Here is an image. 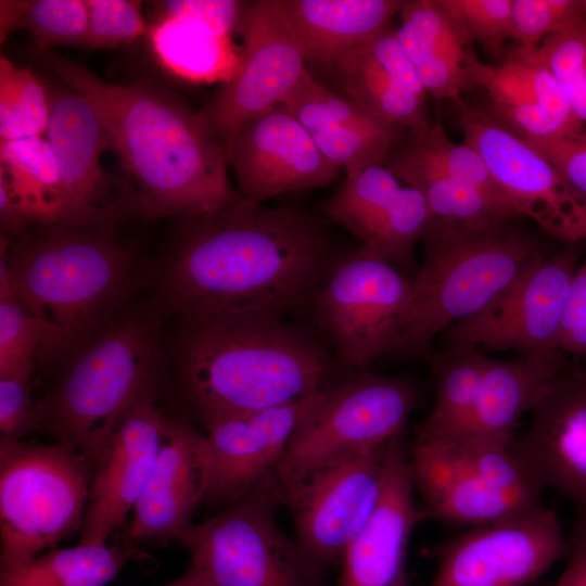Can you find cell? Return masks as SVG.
Instances as JSON below:
<instances>
[{
	"label": "cell",
	"mask_w": 586,
	"mask_h": 586,
	"mask_svg": "<svg viewBox=\"0 0 586 586\" xmlns=\"http://www.w3.org/2000/svg\"><path fill=\"white\" fill-rule=\"evenodd\" d=\"M164 586H208L193 571H188L178 579Z\"/></svg>",
	"instance_id": "816d5d0a"
},
{
	"label": "cell",
	"mask_w": 586,
	"mask_h": 586,
	"mask_svg": "<svg viewBox=\"0 0 586 586\" xmlns=\"http://www.w3.org/2000/svg\"><path fill=\"white\" fill-rule=\"evenodd\" d=\"M316 216L240 196L183 218L161 277L166 309L181 320L282 316L310 303L335 260Z\"/></svg>",
	"instance_id": "6da1fadb"
},
{
	"label": "cell",
	"mask_w": 586,
	"mask_h": 586,
	"mask_svg": "<svg viewBox=\"0 0 586 586\" xmlns=\"http://www.w3.org/2000/svg\"><path fill=\"white\" fill-rule=\"evenodd\" d=\"M487 356L479 348L445 347L432 355L434 404L418 438L451 436L464 428L477 398Z\"/></svg>",
	"instance_id": "e575fe53"
},
{
	"label": "cell",
	"mask_w": 586,
	"mask_h": 586,
	"mask_svg": "<svg viewBox=\"0 0 586 586\" xmlns=\"http://www.w3.org/2000/svg\"><path fill=\"white\" fill-rule=\"evenodd\" d=\"M249 2L167 0L158 2V7L160 15L188 21L220 37L229 38L235 30L241 29Z\"/></svg>",
	"instance_id": "ee69618b"
},
{
	"label": "cell",
	"mask_w": 586,
	"mask_h": 586,
	"mask_svg": "<svg viewBox=\"0 0 586 586\" xmlns=\"http://www.w3.org/2000/svg\"><path fill=\"white\" fill-rule=\"evenodd\" d=\"M7 263L14 293L42 330L39 356L93 334L128 289L132 257L103 227H55L24 238Z\"/></svg>",
	"instance_id": "277c9868"
},
{
	"label": "cell",
	"mask_w": 586,
	"mask_h": 586,
	"mask_svg": "<svg viewBox=\"0 0 586 586\" xmlns=\"http://www.w3.org/2000/svg\"><path fill=\"white\" fill-rule=\"evenodd\" d=\"M524 140L549 160L586 200V132L569 138Z\"/></svg>",
	"instance_id": "bcb514c9"
},
{
	"label": "cell",
	"mask_w": 586,
	"mask_h": 586,
	"mask_svg": "<svg viewBox=\"0 0 586 586\" xmlns=\"http://www.w3.org/2000/svg\"><path fill=\"white\" fill-rule=\"evenodd\" d=\"M569 546L568 564L555 586H586V519L576 521Z\"/></svg>",
	"instance_id": "7dc6e473"
},
{
	"label": "cell",
	"mask_w": 586,
	"mask_h": 586,
	"mask_svg": "<svg viewBox=\"0 0 586 586\" xmlns=\"http://www.w3.org/2000/svg\"><path fill=\"white\" fill-rule=\"evenodd\" d=\"M399 146L409 155L441 169L519 216L493 179L482 156L463 142H453L440 118L426 131L412 136L409 141Z\"/></svg>",
	"instance_id": "8d00e7d4"
},
{
	"label": "cell",
	"mask_w": 586,
	"mask_h": 586,
	"mask_svg": "<svg viewBox=\"0 0 586 586\" xmlns=\"http://www.w3.org/2000/svg\"><path fill=\"white\" fill-rule=\"evenodd\" d=\"M153 388L114 431L95 468L79 544H107L132 512L153 471L165 423Z\"/></svg>",
	"instance_id": "ffe728a7"
},
{
	"label": "cell",
	"mask_w": 586,
	"mask_h": 586,
	"mask_svg": "<svg viewBox=\"0 0 586 586\" xmlns=\"http://www.w3.org/2000/svg\"><path fill=\"white\" fill-rule=\"evenodd\" d=\"M304 126L331 163L352 177L373 165H384L399 145L393 125L316 80L307 68L281 103Z\"/></svg>",
	"instance_id": "cb8c5ba5"
},
{
	"label": "cell",
	"mask_w": 586,
	"mask_h": 586,
	"mask_svg": "<svg viewBox=\"0 0 586 586\" xmlns=\"http://www.w3.org/2000/svg\"><path fill=\"white\" fill-rule=\"evenodd\" d=\"M443 3L461 22L471 40L495 58L502 55L507 40L518 41L512 0H443Z\"/></svg>",
	"instance_id": "60d3db41"
},
{
	"label": "cell",
	"mask_w": 586,
	"mask_h": 586,
	"mask_svg": "<svg viewBox=\"0 0 586 586\" xmlns=\"http://www.w3.org/2000/svg\"><path fill=\"white\" fill-rule=\"evenodd\" d=\"M566 364L559 349L512 360L487 357L474 408L457 435L512 446L520 418Z\"/></svg>",
	"instance_id": "f1b7e54d"
},
{
	"label": "cell",
	"mask_w": 586,
	"mask_h": 586,
	"mask_svg": "<svg viewBox=\"0 0 586 586\" xmlns=\"http://www.w3.org/2000/svg\"><path fill=\"white\" fill-rule=\"evenodd\" d=\"M30 379L26 373L0 377V441H20L35 432L37 400Z\"/></svg>",
	"instance_id": "f6af8a7d"
},
{
	"label": "cell",
	"mask_w": 586,
	"mask_h": 586,
	"mask_svg": "<svg viewBox=\"0 0 586 586\" xmlns=\"http://www.w3.org/2000/svg\"><path fill=\"white\" fill-rule=\"evenodd\" d=\"M485 89L491 111L524 139L569 138L586 132V125L536 49L508 50Z\"/></svg>",
	"instance_id": "83f0119b"
},
{
	"label": "cell",
	"mask_w": 586,
	"mask_h": 586,
	"mask_svg": "<svg viewBox=\"0 0 586 586\" xmlns=\"http://www.w3.org/2000/svg\"><path fill=\"white\" fill-rule=\"evenodd\" d=\"M577 117L586 125V21L546 37L536 48Z\"/></svg>",
	"instance_id": "f35d334b"
},
{
	"label": "cell",
	"mask_w": 586,
	"mask_h": 586,
	"mask_svg": "<svg viewBox=\"0 0 586 586\" xmlns=\"http://www.w3.org/2000/svg\"><path fill=\"white\" fill-rule=\"evenodd\" d=\"M181 321L180 381L204 428L327 386L332 369L326 349L282 316Z\"/></svg>",
	"instance_id": "3957f363"
},
{
	"label": "cell",
	"mask_w": 586,
	"mask_h": 586,
	"mask_svg": "<svg viewBox=\"0 0 586 586\" xmlns=\"http://www.w3.org/2000/svg\"><path fill=\"white\" fill-rule=\"evenodd\" d=\"M47 64L93 105L144 215L188 218L240 196L228 180L224 146L200 113L176 94L148 81L113 84L53 54Z\"/></svg>",
	"instance_id": "7a4b0ae2"
},
{
	"label": "cell",
	"mask_w": 586,
	"mask_h": 586,
	"mask_svg": "<svg viewBox=\"0 0 586 586\" xmlns=\"http://www.w3.org/2000/svg\"><path fill=\"white\" fill-rule=\"evenodd\" d=\"M140 555L130 544L53 548L23 565L0 570V586H105Z\"/></svg>",
	"instance_id": "1f68e13d"
},
{
	"label": "cell",
	"mask_w": 586,
	"mask_h": 586,
	"mask_svg": "<svg viewBox=\"0 0 586 586\" xmlns=\"http://www.w3.org/2000/svg\"><path fill=\"white\" fill-rule=\"evenodd\" d=\"M42 344L38 321L25 309L14 293L7 255L0 262V377L33 374Z\"/></svg>",
	"instance_id": "74e56055"
},
{
	"label": "cell",
	"mask_w": 586,
	"mask_h": 586,
	"mask_svg": "<svg viewBox=\"0 0 586 586\" xmlns=\"http://www.w3.org/2000/svg\"><path fill=\"white\" fill-rule=\"evenodd\" d=\"M306 63L328 73L351 49L388 28L403 0H282Z\"/></svg>",
	"instance_id": "f546056e"
},
{
	"label": "cell",
	"mask_w": 586,
	"mask_h": 586,
	"mask_svg": "<svg viewBox=\"0 0 586 586\" xmlns=\"http://www.w3.org/2000/svg\"><path fill=\"white\" fill-rule=\"evenodd\" d=\"M410 468L426 519L477 526L544 505V486L512 446L471 436L416 440Z\"/></svg>",
	"instance_id": "ba28073f"
},
{
	"label": "cell",
	"mask_w": 586,
	"mask_h": 586,
	"mask_svg": "<svg viewBox=\"0 0 586 586\" xmlns=\"http://www.w3.org/2000/svg\"><path fill=\"white\" fill-rule=\"evenodd\" d=\"M94 471L59 442L0 441V570L80 532Z\"/></svg>",
	"instance_id": "52a82bcc"
},
{
	"label": "cell",
	"mask_w": 586,
	"mask_h": 586,
	"mask_svg": "<svg viewBox=\"0 0 586 586\" xmlns=\"http://www.w3.org/2000/svg\"><path fill=\"white\" fill-rule=\"evenodd\" d=\"M569 547L557 512L543 505L430 549L437 568L429 586H527L566 558Z\"/></svg>",
	"instance_id": "4fadbf2b"
},
{
	"label": "cell",
	"mask_w": 586,
	"mask_h": 586,
	"mask_svg": "<svg viewBox=\"0 0 586 586\" xmlns=\"http://www.w3.org/2000/svg\"><path fill=\"white\" fill-rule=\"evenodd\" d=\"M397 40L426 93L460 105V95L485 88L496 66L482 63L461 22L443 0L405 1Z\"/></svg>",
	"instance_id": "d4e9b609"
},
{
	"label": "cell",
	"mask_w": 586,
	"mask_h": 586,
	"mask_svg": "<svg viewBox=\"0 0 586 586\" xmlns=\"http://www.w3.org/2000/svg\"><path fill=\"white\" fill-rule=\"evenodd\" d=\"M29 1L24 0H1L0 1V38L3 42L10 31L15 27H20Z\"/></svg>",
	"instance_id": "681fc988"
},
{
	"label": "cell",
	"mask_w": 586,
	"mask_h": 586,
	"mask_svg": "<svg viewBox=\"0 0 586 586\" xmlns=\"http://www.w3.org/2000/svg\"><path fill=\"white\" fill-rule=\"evenodd\" d=\"M151 329L124 318L85 345L55 388L37 399L35 432L71 446L97 468L114 431L153 388Z\"/></svg>",
	"instance_id": "8992f818"
},
{
	"label": "cell",
	"mask_w": 586,
	"mask_h": 586,
	"mask_svg": "<svg viewBox=\"0 0 586 586\" xmlns=\"http://www.w3.org/2000/svg\"><path fill=\"white\" fill-rule=\"evenodd\" d=\"M413 295L412 280L362 245L335 258L310 305L318 329L341 361L362 370L383 355L398 353Z\"/></svg>",
	"instance_id": "8fae6325"
},
{
	"label": "cell",
	"mask_w": 586,
	"mask_h": 586,
	"mask_svg": "<svg viewBox=\"0 0 586 586\" xmlns=\"http://www.w3.org/2000/svg\"><path fill=\"white\" fill-rule=\"evenodd\" d=\"M0 177L29 222L43 229L66 226L68 199L44 136L0 140Z\"/></svg>",
	"instance_id": "4dcf8cb0"
},
{
	"label": "cell",
	"mask_w": 586,
	"mask_h": 586,
	"mask_svg": "<svg viewBox=\"0 0 586 586\" xmlns=\"http://www.w3.org/2000/svg\"><path fill=\"white\" fill-rule=\"evenodd\" d=\"M44 137L58 161L68 199L65 227H103L112 214L101 155L112 144L90 101L71 87L51 89Z\"/></svg>",
	"instance_id": "603a6c76"
},
{
	"label": "cell",
	"mask_w": 586,
	"mask_h": 586,
	"mask_svg": "<svg viewBox=\"0 0 586 586\" xmlns=\"http://www.w3.org/2000/svg\"><path fill=\"white\" fill-rule=\"evenodd\" d=\"M415 492L409 457L396 437L386 448L379 501L342 553L339 586H408L410 536L426 519Z\"/></svg>",
	"instance_id": "7402d4cb"
},
{
	"label": "cell",
	"mask_w": 586,
	"mask_h": 586,
	"mask_svg": "<svg viewBox=\"0 0 586 586\" xmlns=\"http://www.w3.org/2000/svg\"><path fill=\"white\" fill-rule=\"evenodd\" d=\"M384 166L426 200L434 218L470 225L507 224L518 216L485 194L422 162L397 145Z\"/></svg>",
	"instance_id": "836d02e7"
},
{
	"label": "cell",
	"mask_w": 586,
	"mask_h": 586,
	"mask_svg": "<svg viewBox=\"0 0 586 586\" xmlns=\"http://www.w3.org/2000/svg\"><path fill=\"white\" fill-rule=\"evenodd\" d=\"M341 95L378 117L410 129L426 131L431 123L425 97L412 64L390 27L344 53L330 69Z\"/></svg>",
	"instance_id": "4316f807"
},
{
	"label": "cell",
	"mask_w": 586,
	"mask_h": 586,
	"mask_svg": "<svg viewBox=\"0 0 586 586\" xmlns=\"http://www.w3.org/2000/svg\"><path fill=\"white\" fill-rule=\"evenodd\" d=\"M283 504L277 475L205 522L175 538L190 553V570L208 586H324L315 565L278 525Z\"/></svg>",
	"instance_id": "9c48e42d"
},
{
	"label": "cell",
	"mask_w": 586,
	"mask_h": 586,
	"mask_svg": "<svg viewBox=\"0 0 586 586\" xmlns=\"http://www.w3.org/2000/svg\"><path fill=\"white\" fill-rule=\"evenodd\" d=\"M418 404L405 379L364 371L300 400L298 418L277 469L285 483L321 466L400 437Z\"/></svg>",
	"instance_id": "30bf717a"
},
{
	"label": "cell",
	"mask_w": 586,
	"mask_h": 586,
	"mask_svg": "<svg viewBox=\"0 0 586 586\" xmlns=\"http://www.w3.org/2000/svg\"><path fill=\"white\" fill-rule=\"evenodd\" d=\"M388 443L279 482L293 518L294 538L318 568L326 571L341 558L373 512L382 492Z\"/></svg>",
	"instance_id": "9a60e30c"
},
{
	"label": "cell",
	"mask_w": 586,
	"mask_h": 586,
	"mask_svg": "<svg viewBox=\"0 0 586 586\" xmlns=\"http://www.w3.org/2000/svg\"><path fill=\"white\" fill-rule=\"evenodd\" d=\"M582 2H583L584 12H585V17H586V0H582Z\"/></svg>",
	"instance_id": "f5cc1de1"
},
{
	"label": "cell",
	"mask_w": 586,
	"mask_h": 586,
	"mask_svg": "<svg viewBox=\"0 0 586 586\" xmlns=\"http://www.w3.org/2000/svg\"><path fill=\"white\" fill-rule=\"evenodd\" d=\"M224 149L241 195L257 204L327 186L340 171L282 104L244 124Z\"/></svg>",
	"instance_id": "e0dca14e"
},
{
	"label": "cell",
	"mask_w": 586,
	"mask_h": 586,
	"mask_svg": "<svg viewBox=\"0 0 586 586\" xmlns=\"http://www.w3.org/2000/svg\"><path fill=\"white\" fill-rule=\"evenodd\" d=\"M51 106V90L40 78L1 55L0 140L44 136Z\"/></svg>",
	"instance_id": "d590c367"
},
{
	"label": "cell",
	"mask_w": 586,
	"mask_h": 586,
	"mask_svg": "<svg viewBox=\"0 0 586 586\" xmlns=\"http://www.w3.org/2000/svg\"><path fill=\"white\" fill-rule=\"evenodd\" d=\"M512 16L518 47L526 50L586 21L582 0H512Z\"/></svg>",
	"instance_id": "b9f144b4"
},
{
	"label": "cell",
	"mask_w": 586,
	"mask_h": 586,
	"mask_svg": "<svg viewBox=\"0 0 586 586\" xmlns=\"http://www.w3.org/2000/svg\"><path fill=\"white\" fill-rule=\"evenodd\" d=\"M20 27L27 29L41 48L85 46L88 35L86 0H31Z\"/></svg>",
	"instance_id": "ab89813d"
},
{
	"label": "cell",
	"mask_w": 586,
	"mask_h": 586,
	"mask_svg": "<svg viewBox=\"0 0 586 586\" xmlns=\"http://www.w3.org/2000/svg\"><path fill=\"white\" fill-rule=\"evenodd\" d=\"M202 435L184 420L165 418L153 471L131 512V540L175 539L192 524L205 492Z\"/></svg>",
	"instance_id": "484cf974"
},
{
	"label": "cell",
	"mask_w": 586,
	"mask_h": 586,
	"mask_svg": "<svg viewBox=\"0 0 586 586\" xmlns=\"http://www.w3.org/2000/svg\"><path fill=\"white\" fill-rule=\"evenodd\" d=\"M576 256L573 246L542 255L485 308L444 330L446 347L514 349L521 355L557 351Z\"/></svg>",
	"instance_id": "2e32d148"
},
{
	"label": "cell",
	"mask_w": 586,
	"mask_h": 586,
	"mask_svg": "<svg viewBox=\"0 0 586 586\" xmlns=\"http://www.w3.org/2000/svg\"><path fill=\"white\" fill-rule=\"evenodd\" d=\"M422 239L424 262L412 280L398 347L404 354H425L438 333L481 311L543 255L535 241L507 224L434 218Z\"/></svg>",
	"instance_id": "5b68a950"
},
{
	"label": "cell",
	"mask_w": 586,
	"mask_h": 586,
	"mask_svg": "<svg viewBox=\"0 0 586 586\" xmlns=\"http://www.w3.org/2000/svg\"><path fill=\"white\" fill-rule=\"evenodd\" d=\"M300 400L225 417L205 426L203 502L224 508L277 475L297 422Z\"/></svg>",
	"instance_id": "d6986e66"
},
{
	"label": "cell",
	"mask_w": 586,
	"mask_h": 586,
	"mask_svg": "<svg viewBox=\"0 0 586 586\" xmlns=\"http://www.w3.org/2000/svg\"><path fill=\"white\" fill-rule=\"evenodd\" d=\"M233 75L199 111L224 146L247 122L281 104L307 69L282 0L250 1Z\"/></svg>",
	"instance_id": "7c38bea8"
},
{
	"label": "cell",
	"mask_w": 586,
	"mask_h": 586,
	"mask_svg": "<svg viewBox=\"0 0 586 586\" xmlns=\"http://www.w3.org/2000/svg\"><path fill=\"white\" fill-rule=\"evenodd\" d=\"M0 219L7 231L22 234L29 221L20 211L9 192L5 181L0 177Z\"/></svg>",
	"instance_id": "c3c4849f"
},
{
	"label": "cell",
	"mask_w": 586,
	"mask_h": 586,
	"mask_svg": "<svg viewBox=\"0 0 586 586\" xmlns=\"http://www.w3.org/2000/svg\"><path fill=\"white\" fill-rule=\"evenodd\" d=\"M512 449L544 487L586 519V368L566 366L542 390Z\"/></svg>",
	"instance_id": "ac0fdd59"
},
{
	"label": "cell",
	"mask_w": 586,
	"mask_h": 586,
	"mask_svg": "<svg viewBox=\"0 0 586 586\" xmlns=\"http://www.w3.org/2000/svg\"><path fill=\"white\" fill-rule=\"evenodd\" d=\"M557 348L574 357L586 355V313L574 328L558 339Z\"/></svg>",
	"instance_id": "f907efd6"
},
{
	"label": "cell",
	"mask_w": 586,
	"mask_h": 586,
	"mask_svg": "<svg viewBox=\"0 0 586 586\" xmlns=\"http://www.w3.org/2000/svg\"><path fill=\"white\" fill-rule=\"evenodd\" d=\"M88 35L86 47L115 48L136 41L148 33L142 4L135 0H86Z\"/></svg>",
	"instance_id": "7bdbcfd3"
},
{
	"label": "cell",
	"mask_w": 586,
	"mask_h": 586,
	"mask_svg": "<svg viewBox=\"0 0 586 586\" xmlns=\"http://www.w3.org/2000/svg\"><path fill=\"white\" fill-rule=\"evenodd\" d=\"M463 143L483 158L519 215L551 237L574 243L586 238V200L555 165L506 126L491 110L459 106Z\"/></svg>",
	"instance_id": "5bb4252c"
},
{
	"label": "cell",
	"mask_w": 586,
	"mask_h": 586,
	"mask_svg": "<svg viewBox=\"0 0 586 586\" xmlns=\"http://www.w3.org/2000/svg\"><path fill=\"white\" fill-rule=\"evenodd\" d=\"M326 215L394 266H409L434 215L417 189L403 187L384 165L346 177L326 202Z\"/></svg>",
	"instance_id": "44dd1931"
},
{
	"label": "cell",
	"mask_w": 586,
	"mask_h": 586,
	"mask_svg": "<svg viewBox=\"0 0 586 586\" xmlns=\"http://www.w3.org/2000/svg\"><path fill=\"white\" fill-rule=\"evenodd\" d=\"M150 47L169 74L191 81L221 79L234 73L238 56L228 39L188 21L158 15L148 29Z\"/></svg>",
	"instance_id": "d6a6232c"
}]
</instances>
